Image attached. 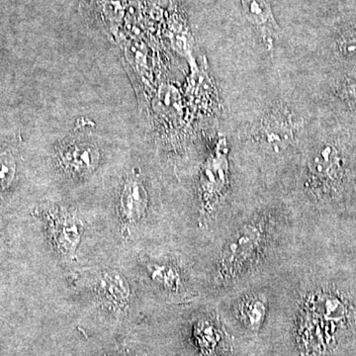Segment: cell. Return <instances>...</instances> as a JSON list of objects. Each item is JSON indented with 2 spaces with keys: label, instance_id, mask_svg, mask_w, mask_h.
<instances>
[{
  "label": "cell",
  "instance_id": "obj_1",
  "mask_svg": "<svg viewBox=\"0 0 356 356\" xmlns=\"http://www.w3.org/2000/svg\"><path fill=\"white\" fill-rule=\"evenodd\" d=\"M303 121L286 105L267 110L252 129V140L267 151L280 153L292 146L301 133Z\"/></svg>",
  "mask_w": 356,
  "mask_h": 356
},
{
  "label": "cell",
  "instance_id": "obj_2",
  "mask_svg": "<svg viewBox=\"0 0 356 356\" xmlns=\"http://www.w3.org/2000/svg\"><path fill=\"white\" fill-rule=\"evenodd\" d=\"M266 224L250 222L227 245L220 261L217 280L228 281L245 273L254 264L266 238Z\"/></svg>",
  "mask_w": 356,
  "mask_h": 356
},
{
  "label": "cell",
  "instance_id": "obj_3",
  "mask_svg": "<svg viewBox=\"0 0 356 356\" xmlns=\"http://www.w3.org/2000/svg\"><path fill=\"white\" fill-rule=\"evenodd\" d=\"M47 231L57 254L72 261L83 235V224L76 215L62 208H44L42 211Z\"/></svg>",
  "mask_w": 356,
  "mask_h": 356
},
{
  "label": "cell",
  "instance_id": "obj_4",
  "mask_svg": "<svg viewBox=\"0 0 356 356\" xmlns=\"http://www.w3.org/2000/svg\"><path fill=\"white\" fill-rule=\"evenodd\" d=\"M245 19L254 28L264 48L273 51L280 38V28L274 18L269 0H240Z\"/></svg>",
  "mask_w": 356,
  "mask_h": 356
},
{
  "label": "cell",
  "instance_id": "obj_5",
  "mask_svg": "<svg viewBox=\"0 0 356 356\" xmlns=\"http://www.w3.org/2000/svg\"><path fill=\"white\" fill-rule=\"evenodd\" d=\"M147 202L149 196L143 182L137 178H128L121 192L119 207L122 221L126 228L142 219L146 212Z\"/></svg>",
  "mask_w": 356,
  "mask_h": 356
},
{
  "label": "cell",
  "instance_id": "obj_6",
  "mask_svg": "<svg viewBox=\"0 0 356 356\" xmlns=\"http://www.w3.org/2000/svg\"><path fill=\"white\" fill-rule=\"evenodd\" d=\"M60 161L70 175L86 177L95 172L99 153L92 145L72 144L60 152Z\"/></svg>",
  "mask_w": 356,
  "mask_h": 356
},
{
  "label": "cell",
  "instance_id": "obj_7",
  "mask_svg": "<svg viewBox=\"0 0 356 356\" xmlns=\"http://www.w3.org/2000/svg\"><path fill=\"white\" fill-rule=\"evenodd\" d=\"M96 277V292L102 302L116 309L127 306L130 287L123 276L116 271L104 269Z\"/></svg>",
  "mask_w": 356,
  "mask_h": 356
},
{
  "label": "cell",
  "instance_id": "obj_8",
  "mask_svg": "<svg viewBox=\"0 0 356 356\" xmlns=\"http://www.w3.org/2000/svg\"><path fill=\"white\" fill-rule=\"evenodd\" d=\"M341 159L336 147L325 145L318 147L309 161V172L315 184H327L341 172Z\"/></svg>",
  "mask_w": 356,
  "mask_h": 356
},
{
  "label": "cell",
  "instance_id": "obj_9",
  "mask_svg": "<svg viewBox=\"0 0 356 356\" xmlns=\"http://www.w3.org/2000/svg\"><path fill=\"white\" fill-rule=\"evenodd\" d=\"M227 161L224 154H217L216 158L213 156L207 168L204 170L203 192L204 200L210 207V204L214 205L218 198L222 196L225 187L227 184Z\"/></svg>",
  "mask_w": 356,
  "mask_h": 356
},
{
  "label": "cell",
  "instance_id": "obj_10",
  "mask_svg": "<svg viewBox=\"0 0 356 356\" xmlns=\"http://www.w3.org/2000/svg\"><path fill=\"white\" fill-rule=\"evenodd\" d=\"M266 314V304L261 296H248L238 305V316L250 331H259Z\"/></svg>",
  "mask_w": 356,
  "mask_h": 356
},
{
  "label": "cell",
  "instance_id": "obj_11",
  "mask_svg": "<svg viewBox=\"0 0 356 356\" xmlns=\"http://www.w3.org/2000/svg\"><path fill=\"white\" fill-rule=\"evenodd\" d=\"M152 280L168 292H178L182 288V276L175 267L165 264H147Z\"/></svg>",
  "mask_w": 356,
  "mask_h": 356
},
{
  "label": "cell",
  "instance_id": "obj_12",
  "mask_svg": "<svg viewBox=\"0 0 356 356\" xmlns=\"http://www.w3.org/2000/svg\"><path fill=\"white\" fill-rule=\"evenodd\" d=\"M17 163L13 152L8 149L0 151V195L6 193L16 177Z\"/></svg>",
  "mask_w": 356,
  "mask_h": 356
},
{
  "label": "cell",
  "instance_id": "obj_13",
  "mask_svg": "<svg viewBox=\"0 0 356 356\" xmlns=\"http://www.w3.org/2000/svg\"><path fill=\"white\" fill-rule=\"evenodd\" d=\"M339 95L348 102H356V76L346 79L341 86Z\"/></svg>",
  "mask_w": 356,
  "mask_h": 356
},
{
  "label": "cell",
  "instance_id": "obj_14",
  "mask_svg": "<svg viewBox=\"0 0 356 356\" xmlns=\"http://www.w3.org/2000/svg\"><path fill=\"white\" fill-rule=\"evenodd\" d=\"M341 47L348 51H356V33L344 38Z\"/></svg>",
  "mask_w": 356,
  "mask_h": 356
}]
</instances>
